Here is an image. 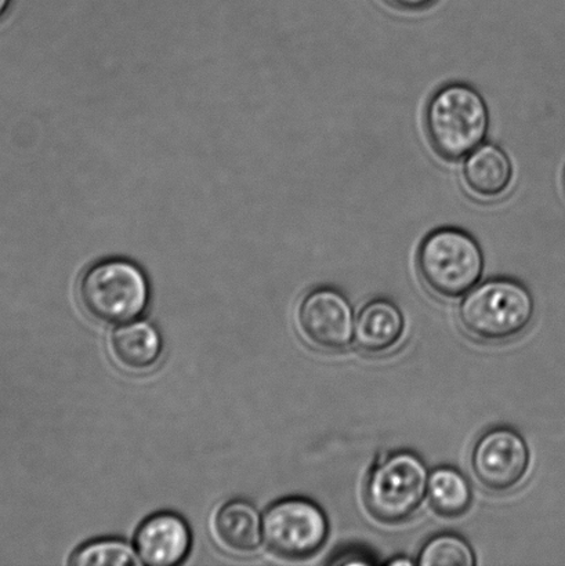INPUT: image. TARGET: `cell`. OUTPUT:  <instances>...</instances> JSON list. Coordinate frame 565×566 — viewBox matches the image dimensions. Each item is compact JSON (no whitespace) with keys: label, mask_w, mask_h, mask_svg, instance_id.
Masks as SVG:
<instances>
[{"label":"cell","mask_w":565,"mask_h":566,"mask_svg":"<svg viewBox=\"0 0 565 566\" xmlns=\"http://www.w3.org/2000/svg\"><path fill=\"white\" fill-rule=\"evenodd\" d=\"M535 302L529 287L512 279H491L464 294L458 321L473 340L502 344L523 335L533 324Z\"/></svg>","instance_id":"6da1fadb"},{"label":"cell","mask_w":565,"mask_h":566,"mask_svg":"<svg viewBox=\"0 0 565 566\" xmlns=\"http://www.w3.org/2000/svg\"><path fill=\"white\" fill-rule=\"evenodd\" d=\"M425 127L431 147L441 158H467L489 135V107L473 86L448 83L431 96Z\"/></svg>","instance_id":"7a4b0ae2"},{"label":"cell","mask_w":565,"mask_h":566,"mask_svg":"<svg viewBox=\"0 0 565 566\" xmlns=\"http://www.w3.org/2000/svg\"><path fill=\"white\" fill-rule=\"evenodd\" d=\"M429 475L418 453L408 449L387 453L373 465L365 481V506L381 524L407 523L428 497Z\"/></svg>","instance_id":"3957f363"},{"label":"cell","mask_w":565,"mask_h":566,"mask_svg":"<svg viewBox=\"0 0 565 566\" xmlns=\"http://www.w3.org/2000/svg\"><path fill=\"white\" fill-rule=\"evenodd\" d=\"M418 273L423 286L441 300L463 297L484 273V253L469 232L444 227L420 243Z\"/></svg>","instance_id":"277c9868"},{"label":"cell","mask_w":565,"mask_h":566,"mask_svg":"<svg viewBox=\"0 0 565 566\" xmlns=\"http://www.w3.org/2000/svg\"><path fill=\"white\" fill-rule=\"evenodd\" d=\"M77 293L92 318L121 325L140 318L151 296L140 265L122 258L92 264L82 275Z\"/></svg>","instance_id":"5b68a950"},{"label":"cell","mask_w":565,"mask_h":566,"mask_svg":"<svg viewBox=\"0 0 565 566\" xmlns=\"http://www.w3.org/2000/svg\"><path fill=\"white\" fill-rule=\"evenodd\" d=\"M328 536V517L310 499H282L264 513L263 539L276 556L287 559L313 557L324 547Z\"/></svg>","instance_id":"8992f818"},{"label":"cell","mask_w":565,"mask_h":566,"mask_svg":"<svg viewBox=\"0 0 565 566\" xmlns=\"http://www.w3.org/2000/svg\"><path fill=\"white\" fill-rule=\"evenodd\" d=\"M530 464L529 443L509 426H495L484 431L470 453L474 479L492 493L516 490L527 476Z\"/></svg>","instance_id":"52a82bcc"},{"label":"cell","mask_w":565,"mask_h":566,"mask_svg":"<svg viewBox=\"0 0 565 566\" xmlns=\"http://www.w3.org/2000/svg\"><path fill=\"white\" fill-rule=\"evenodd\" d=\"M297 329L310 347L323 353L346 352L354 342L356 315L341 291L331 286L315 287L299 304Z\"/></svg>","instance_id":"ba28073f"},{"label":"cell","mask_w":565,"mask_h":566,"mask_svg":"<svg viewBox=\"0 0 565 566\" xmlns=\"http://www.w3.org/2000/svg\"><path fill=\"white\" fill-rule=\"evenodd\" d=\"M135 548L143 564L174 566L190 553L191 532L179 514H154L138 526Z\"/></svg>","instance_id":"9c48e42d"},{"label":"cell","mask_w":565,"mask_h":566,"mask_svg":"<svg viewBox=\"0 0 565 566\" xmlns=\"http://www.w3.org/2000/svg\"><path fill=\"white\" fill-rule=\"evenodd\" d=\"M404 332L406 319L400 307L389 298H374L356 316L354 344L358 352L379 357L400 344Z\"/></svg>","instance_id":"30bf717a"},{"label":"cell","mask_w":565,"mask_h":566,"mask_svg":"<svg viewBox=\"0 0 565 566\" xmlns=\"http://www.w3.org/2000/svg\"><path fill=\"white\" fill-rule=\"evenodd\" d=\"M512 179V160L495 144H481L464 160V185L480 199L502 197L511 187Z\"/></svg>","instance_id":"8fae6325"},{"label":"cell","mask_w":565,"mask_h":566,"mask_svg":"<svg viewBox=\"0 0 565 566\" xmlns=\"http://www.w3.org/2000/svg\"><path fill=\"white\" fill-rule=\"evenodd\" d=\"M109 349L122 369L138 374L158 364L164 352V342L151 322L135 319L114 331Z\"/></svg>","instance_id":"7c38bea8"},{"label":"cell","mask_w":565,"mask_h":566,"mask_svg":"<svg viewBox=\"0 0 565 566\" xmlns=\"http://www.w3.org/2000/svg\"><path fill=\"white\" fill-rule=\"evenodd\" d=\"M213 526L221 546L234 554H251L262 542L263 520L247 501L226 503L216 514Z\"/></svg>","instance_id":"4fadbf2b"},{"label":"cell","mask_w":565,"mask_h":566,"mask_svg":"<svg viewBox=\"0 0 565 566\" xmlns=\"http://www.w3.org/2000/svg\"><path fill=\"white\" fill-rule=\"evenodd\" d=\"M428 499L431 509L442 518H459L473 504V490L468 476L452 465H439L430 471Z\"/></svg>","instance_id":"5bb4252c"},{"label":"cell","mask_w":565,"mask_h":566,"mask_svg":"<svg viewBox=\"0 0 565 566\" xmlns=\"http://www.w3.org/2000/svg\"><path fill=\"white\" fill-rule=\"evenodd\" d=\"M475 563L478 559L470 543L452 532L429 537L417 558V565L422 566H473Z\"/></svg>","instance_id":"9a60e30c"},{"label":"cell","mask_w":565,"mask_h":566,"mask_svg":"<svg viewBox=\"0 0 565 566\" xmlns=\"http://www.w3.org/2000/svg\"><path fill=\"white\" fill-rule=\"evenodd\" d=\"M140 563L136 548L125 541L115 539V537L88 542L77 548L70 559V564L76 566H124Z\"/></svg>","instance_id":"2e32d148"},{"label":"cell","mask_w":565,"mask_h":566,"mask_svg":"<svg viewBox=\"0 0 565 566\" xmlns=\"http://www.w3.org/2000/svg\"><path fill=\"white\" fill-rule=\"evenodd\" d=\"M386 2L401 10H422L429 8L436 0H386Z\"/></svg>","instance_id":"e0dca14e"},{"label":"cell","mask_w":565,"mask_h":566,"mask_svg":"<svg viewBox=\"0 0 565 566\" xmlns=\"http://www.w3.org/2000/svg\"><path fill=\"white\" fill-rule=\"evenodd\" d=\"M387 564L395 565V566H400V565L412 566V565H417V562H412V559H409L407 557H401V558L396 557L395 559H390V562Z\"/></svg>","instance_id":"ac0fdd59"},{"label":"cell","mask_w":565,"mask_h":566,"mask_svg":"<svg viewBox=\"0 0 565 566\" xmlns=\"http://www.w3.org/2000/svg\"><path fill=\"white\" fill-rule=\"evenodd\" d=\"M11 0H0V20L3 19L6 11L10 8Z\"/></svg>","instance_id":"d6986e66"}]
</instances>
